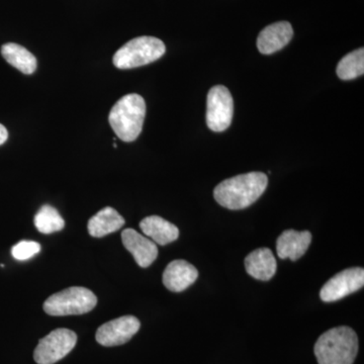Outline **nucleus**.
<instances>
[{"label":"nucleus","mask_w":364,"mask_h":364,"mask_svg":"<svg viewBox=\"0 0 364 364\" xmlns=\"http://www.w3.org/2000/svg\"><path fill=\"white\" fill-rule=\"evenodd\" d=\"M318 364H352L358 352L356 333L346 326L328 330L315 344Z\"/></svg>","instance_id":"f03ea898"},{"label":"nucleus","mask_w":364,"mask_h":364,"mask_svg":"<svg viewBox=\"0 0 364 364\" xmlns=\"http://www.w3.org/2000/svg\"><path fill=\"white\" fill-rule=\"evenodd\" d=\"M145 116V100L141 95L131 93L114 104L109 122L116 135L124 142L130 143L140 136Z\"/></svg>","instance_id":"7ed1b4c3"},{"label":"nucleus","mask_w":364,"mask_h":364,"mask_svg":"<svg viewBox=\"0 0 364 364\" xmlns=\"http://www.w3.org/2000/svg\"><path fill=\"white\" fill-rule=\"evenodd\" d=\"M198 269L188 261L178 259L170 262L163 272V284L170 291L181 293L198 279Z\"/></svg>","instance_id":"9b49d317"},{"label":"nucleus","mask_w":364,"mask_h":364,"mask_svg":"<svg viewBox=\"0 0 364 364\" xmlns=\"http://www.w3.org/2000/svg\"><path fill=\"white\" fill-rule=\"evenodd\" d=\"M234 102L226 86L217 85L208 91L207 100V124L214 132H224L233 119Z\"/></svg>","instance_id":"0eeeda50"},{"label":"nucleus","mask_w":364,"mask_h":364,"mask_svg":"<svg viewBox=\"0 0 364 364\" xmlns=\"http://www.w3.org/2000/svg\"><path fill=\"white\" fill-rule=\"evenodd\" d=\"M124 219L114 208L107 207L100 210L88 221V233L95 238H102L114 233L124 225Z\"/></svg>","instance_id":"dca6fc26"},{"label":"nucleus","mask_w":364,"mask_h":364,"mask_svg":"<svg viewBox=\"0 0 364 364\" xmlns=\"http://www.w3.org/2000/svg\"><path fill=\"white\" fill-rule=\"evenodd\" d=\"M363 268H347L326 282L324 287L321 289L320 298L326 303H332L355 293L363 289Z\"/></svg>","instance_id":"6e6552de"},{"label":"nucleus","mask_w":364,"mask_h":364,"mask_svg":"<svg viewBox=\"0 0 364 364\" xmlns=\"http://www.w3.org/2000/svg\"><path fill=\"white\" fill-rule=\"evenodd\" d=\"M9 138V132H7L6 127L0 124V145L4 144Z\"/></svg>","instance_id":"412c9836"},{"label":"nucleus","mask_w":364,"mask_h":364,"mask_svg":"<svg viewBox=\"0 0 364 364\" xmlns=\"http://www.w3.org/2000/svg\"><path fill=\"white\" fill-rule=\"evenodd\" d=\"M140 228L143 233L158 245H167L177 240L179 237L178 228L158 215H151L143 219Z\"/></svg>","instance_id":"2eb2a0df"},{"label":"nucleus","mask_w":364,"mask_h":364,"mask_svg":"<svg viewBox=\"0 0 364 364\" xmlns=\"http://www.w3.org/2000/svg\"><path fill=\"white\" fill-rule=\"evenodd\" d=\"M312 242V234L309 231L299 232L287 230L280 235L277 241V255L282 259L296 261L305 255Z\"/></svg>","instance_id":"ddd939ff"},{"label":"nucleus","mask_w":364,"mask_h":364,"mask_svg":"<svg viewBox=\"0 0 364 364\" xmlns=\"http://www.w3.org/2000/svg\"><path fill=\"white\" fill-rule=\"evenodd\" d=\"M166 47L161 40L155 37L135 38L119 48L114 55L112 62L119 69H133L145 66L161 58Z\"/></svg>","instance_id":"20e7f679"},{"label":"nucleus","mask_w":364,"mask_h":364,"mask_svg":"<svg viewBox=\"0 0 364 364\" xmlns=\"http://www.w3.org/2000/svg\"><path fill=\"white\" fill-rule=\"evenodd\" d=\"M337 75L342 80H352L360 77L364 73L363 48L349 53L339 62L336 69Z\"/></svg>","instance_id":"a211bd4d"},{"label":"nucleus","mask_w":364,"mask_h":364,"mask_svg":"<svg viewBox=\"0 0 364 364\" xmlns=\"http://www.w3.org/2000/svg\"><path fill=\"white\" fill-rule=\"evenodd\" d=\"M277 260L268 248L256 249L245 258V269L255 279H272L277 272Z\"/></svg>","instance_id":"4468645a"},{"label":"nucleus","mask_w":364,"mask_h":364,"mask_svg":"<svg viewBox=\"0 0 364 364\" xmlns=\"http://www.w3.org/2000/svg\"><path fill=\"white\" fill-rule=\"evenodd\" d=\"M77 343V335L65 328L54 330L39 341L33 351L38 364H54L67 356Z\"/></svg>","instance_id":"423d86ee"},{"label":"nucleus","mask_w":364,"mask_h":364,"mask_svg":"<svg viewBox=\"0 0 364 364\" xmlns=\"http://www.w3.org/2000/svg\"><path fill=\"white\" fill-rule=\"evenodd\" d=\"M122 241L127 250L133 255L136 264L140 267H149L158 256V248L147 237L143 236L134 229L124 230Z\"/></svg>","instance_id":"9d476101"},{"label":"nucleus","mask_w":364,"mask_h":364,"mask_svg":"<svg viewBox=\"0 0 364 364\" xmlns=\"http://www.w3.org/2000/svg\"><path fill=\"white\" fill-rule=\"evenodd\" d=\"M1 55L7 63L20 70L21 73L31 75L37 70V59L23 46L7 43L1 47Z\"/></svg>","instance_id":"f3484780"},{"label":"nucleus","mask_w":364,"mask_h":364,"mask_svg":"<svg viewBox=\"0 0 364 364\" xmlns=\"http://www.w3.org/2000/svg\"><path fill=\"white\" fill-rule=\"evenodd\" d=\"M268 178L263 172H249L228 178L214 191V198L222 207L243 210L255 203L267 188Z\"/></svg>","instance_id":"f257e3e1"},{"label":"nucleus","mask_w":364,"mask_h":364,"mask_svg":"<svg viewBox=\"0 0 364 364\" xmlns=\"http://www.w3.org/2000/svg\"><path fill=\"white\" fill-rule=\"evenodd\" d=\"M97 304V296L90 289L72 287L46 299L43 308L48 315L63 317L90 313Z\"/></svg>","instance_id":"39448f33"},{"label":"nucleus","mask_w":364,"mask_h":364,"mask_svg":"<svg viewBox=\"0 0 364 364\" xmlns=\"http://www.w3.org/2000/svg\"><path fill=\"white\" fill-rule=\"evenodd\" d=\"M293 36V26L287 21L272 23L263 28L258 36V50L263 55L273 54L286 47Z\"/></svg>","instance_id":"f8f14e48"},{"label":"nucleus","mask_w":364,"mask_h":364,"mask_svg":"<svg viewBox=\"0 0 364 364\" xmlns=\"http://www.w3.org/2000/svg\"><path fill=\"white\" fill-rule=\"evenodd\" d=\"M141 323L134 316H123L100 326L95 335L102 346L112 347L126 344L140 330Z\"/></svg>","instance_id":"1a4fd4ad"},{"label":"nucleus","mask_w":364,"mask_h":364,"mask_svg":"<svg viewBox=\"0 0 364 364\" xmlns=\"http://www.w3.org/2000/svg\"><path fill=\"white\" fill-rule=\"evenodd\" d=\"M41 245L35 241H21L11 249V254L16 260H28L40 252Z\"/></svg>","instance_id":"aec40b11"},{"label":"nucleus","mask_w":364,"mask_h":364,"mask_svg":"<svg viewBox=\"0 0 364 364\" xmlns=\"http://www.w3.org/2000/svg\"><path fill=\"white\" fill-rule=\"evenodd\" d=\"M35 226L38 231L42 234H52L61 231L65 226L63 218L59 214L56 208L49 205H43L33 219Z\"/></svg>","instance_id":"6ab92c4d"}]
</instances>
